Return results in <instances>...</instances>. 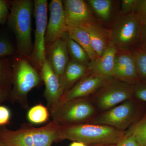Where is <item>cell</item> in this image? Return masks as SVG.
Listing matches in <instances>:
<instances>
[{
	"instance_id": "d4e9b609",
	"label": "cell",
	"mask_w": 146,
	"mask_h": 146,
	"mask_svg": "<svg viewBox=\"0 0 146 146\" xmlns=\"http://www.w3.org/2000/svg\"><path fill=\"white\" fill-rule=\"evenodd\" d=\"M138 0H122L121 12L122 15L133 13L135 11Z\"/></svg>"
},
{
	"instance_id": "603a6c76",
	"label": "cell",
	"mask_w": 146,
	"mask_h": 146,
	"mask_svg": "<svg viewBox=\"0 0 146 146\" xmlns=\"http://www.w3.org/2000/svg\"><path fill=\"white\" fill-rule=\"evenodd\" d=\"M49 115L48 108L42 104H39L30 108L27 117L30 122L35 124H40L47 122Z\"/></svg>"
},
{
	"instance_id": "ba28073f",
	"label": "cell",
	"mask_w": 146,
	"mask_h": 146,
	"mask_svg": "<svg viewBox=\"0 0 146 146\" xmlns=\"http://www.w3.org/2000/svg\"><path fill=\"white\" fill-rule=\"evenodd\" d=\"M40 81V76L27 60L20 58L16 61L13 72V95L24 107L27 106L28 94Z\"/></svg>"
},
{
	"instance_id": "9c48e42d",
	"label": "cell",
	"mask_w": 146,
	"mask_h": 146,
	"mask_svg": "<svg viewBox=\"0 0 146 146\" xmlns=\"http://www.w3.org/2000/svg\"><path fill=\"white\" fill-rule=\"evenodd\" d=\"M35 20V42L31 59L36 68L41 70L46 60L45 36L47 26V0H35L33 2Z\"/></svg>"
},
{
	"instance_id": "8d00e7d4",
	"label": "cell",
	"mask_w": 146,
	"mask_h": 146,
	"mask_svg": "<svg viewBox=\"0 0 146 146\" xmlns=\"http://www.w3.org/2000/svg\"><path fill=\"white\" fill-rule=\"evenodd\" d=\"M0 146H5L1 141H0Z\"/></svg>"
},
{
	"instance_id": "f546056e",
	"label": "cell",
	"mask_w": 146,
	"mask_h": 146,
	"mask_svg": "<svg viewBox=\"0 0 146 146\" xmlns=\"http://www.w3.org/2000/svg\"><path fill=\"white\" fill-rule=\"evenodd\" d=\"M11 117L10 110L5 106H0V126H3L9 122Z\"/></svg>"
},
{
	"instance_id": "2e32d148",
	"label": "cell",
	"mask_w": 146,
	"mask_h": 146,
	"mask_svg": "<svg viewBox=\"0 0 146 146\" xmlns=\"http://www.w3.org/2000/svg\"><path fill=\"white\" fill-rule=\"evenodd\" d=\"M50 64L56 75L63 74L68 62V52L65 39L59 38L52 43L50 51Z\"/></svg>"
},
{
	"instance_id": "7402d4cb",
	"label": "cell",
	"mask_w": 146,
	"mask_h": 146,
	"mask_svg": "<svg viewBox=\"0 0 146 146\" xmlns=\"http://www.w3.org/2000/svg\"><path fill=\"white\" fill-rule=\"evenodd\" d=\"M132 52L140 81L146 82V48L139 46Z\"/></svg>"
},
{
	"instance_id": "cb8c5ba5",
	"label": "cell",
	"mask_w": 146,
	"mask_h": 146,
	"mask_svg": "<svg viewBox=\"0 0 146 146\" xmlns=\"http://www.w3.org/2000/svg\"><path fill=\"white\" fill-rule=\"evenodd\" d=\"M125 133L132 134L141 146H146V117L131 126Z\"/></svg>"
},
{
	"instance_id": "52a82bcc",
	"label": "cell",
	"mask_w": 146,
	"mask_h": 146,
	"mask_svg": "<svg viewBox=\"0 0 146 146\" xmlns=\"http://www.w3.org/2000/svg\"><path fill=\"white\" fill-rule=\"evenodd\" d=\"M137 112V107L131 99L94 116L88 123L109 126L125 131L136 119Z\"/></svg>"
},
{
	"instance_id": "836d02e7",
	"label": "cell",
	"mask_w": 146,
	"mask_h": 146,
	"mask_svg": "<svg viewBox=\"0 0 146 146\" xmlns=\"http://www.w3.org/2000/svg\"><path fill=\"white\" fill-rule=\"evenodd\" d=\"M3 75V70L2 64L0 61V82L2 80Z\"/></svg>"
},
{
	"instance_id": "484cf974",
	"label": "cell",
	"mask_w": 146,
	"mask_h": 146,
	"mask_svg": "<svg viewBox=\"0 0 146 146\" xmlns=\"http://www.w3.org/2000/svg\"><path fill=\"white\" fill-rule=\"evenodd\" d=\"M115 146H141L132 134L125 133L115 145Z\"/></svg>"
},
{
	"instance_id": "e575fe53",
	"label": "cell",
	"mask_w": 146,
	"mask_h": 146,
	"mask_svg": "<svg viewBox=\"0 0 146 146\" xmlns=\"http://www.w3.org/2000/svg\"><path fill=\"white\" fill-rule=\"evenodd\" d=\"M5 95L2 91H0V104L5 99Z\"/></svg>"
},
{
	"instance_id": "4fadbf2b",
	"label": "cell",
	"mask_w": 146,
	"mask_h": 146,
	"mask_svg": "<svg viewBox=\"0 0 146 146\" xmlns=\"http://www.w3.org/2000/svg\"><path fill=\"white\" fill-rule=\"evenodd\" d=\"M113 78L132 85L141 82L132 51L117 50L115 58Z\"/></svg>"
},
{
	"instance_id": "6da1fadb",
	"label": "cell",
	"mask_w": 146,
	"mask_h": 146,
	"mask_svg": "<svg viewBox=\"0 0 146 146\" xmlns=\"http://www.w3.org/2000/svg\"><path fill=\"white\" fill-rule=\"evenodd\" d=\"M125 132L109 126L88 123L61 126L58 131L57 141L67 139L89 146L116 145L124 135Z\"/></svg>"
},
{
	"instance_id": "5b68a950",
	"label": "cell",
	"mask_w": 146,
	"mask_h": 146,
	"mask_svg": "<svg viewBox=\"0 0 146 146\" xmlns=\"http://www.w3.org/2000/svg\"><path fill=\"white\" fill-rule=\"evenodd\" d=\"M96 111L94 104L86 98L64 102L50 113L53 121L60 126H67L89 122Z\"/></svg>"
},
{
	"instance_id": "9a60e30c",
	"label": "cell",
	"mask_w": 146,
	"mask_h": 146,
	"mask_svg": "<svg viewBox=\"0 0 146 146\" xmlns=\"http://www.w3.org/2000/svg\"><path fill=\"white\" fill-rule=\"evenodd\" d=\"M117 52L116 48L110 43L100 56L90 62L88 67L90 72L107 79L113 78V71Z\"/></svg>"
},
{
	"instance_id": "d6a6232c",
	"label": "cell",
	"mask_w": 146,
	"mask_h": 146,
	"mask_svg": "<svg viewBox=\"0 0 146 146\" xmlns=\"http://www.w3.org/2000/svg\"><path fill=\"white\" fill-rule=\"evenodd\" d=\"M69 146H89V145H87L86 144L81 142L74 141Z\"/></svg>"
},
{
	"instance_id": "8fae6325",
	"label": "cell",
	"mask_w": 146,
	"mask_h": 146,
	"mask_svg": "<svg viewBox=\"0 0 146 146\" xmlns=\"http://www.w3.org/2000/svg\"><path fill=\"white\" fill-rule=\"evenodd\" d=\"M50 18L47 24L45 40L47 44L62 38L68 31L63 1L52 0L49 5Z\"/></svg>"
},
{
	"instance_id": "3957f363",
	"label": "cell",
	"mask_w": 146,
	"mask_h": 146,
	"mask_svg": "<svg viewBox=\"0 0 146 146\" xmlns=\"http://www.w3.org/2000/svg\"><path fill=\"white\" fill-rule=\"evenodd\" d=\"M33 2L16 0L11 4L8 16V25L16 36L19 54L29 57L32 53L31 39L32 13Z\"/></svg>"
},
{
	"instance_id": "83f0119b",
	"label": "cell",
	"mask_w": 146,
	"mask_h": 146,
	"mask_svg": "<svg viewBox=\"0 0 146 146\" xmlns=\"http://www.w3.org/2000/svg\"><path fill=\"white\" fill-rule=\"evenodd\" d=\"M133 93L137 99L146 102V82H140L134 85Z\"/></svg>"
},
{
	"instance_id": "5bb4252c",
	"label": "cell",
	"mask_w": 146,
	"mask_h": 146,
	"mask_svg": "<svg viewBox=\"0 0 146 146\" xmlns=\"http://www.w3.org/2000/svg\"><path fill=\"white\" fill-rule=\"evenodd\" d=\"M110 80L90 73L64 92L59 104L70 100L86 98L94 95Z\"/></svg>"
},
{
	"instance_id": "d6986e66",
	"label": "cell",
	"mask_w": 146,
	"mask_h": 146,
	"mask_svg": "<svg viewBox=\"0 0 146 146\" xmlns=\"http://www.w3.org/2000/svg\"><path fill=\"white\" fill-rule=\"evenodd\" d=\"M67 34L70 38L74 40L85 50L91 61L99 57L92 48L89 33L86 29L77 27H68Z\"/></svg>"
},
{
	"instance_id": "4dcf8cb0",
	"label": "cell",
	"mask_w": 146,
	"mask_h": 146,
	"mask_svg": "<svg viewBox=\"0 0 146 146\" xmlns=\"http://www.w3.org/2000/svg\"><path fill=\"white\" fill-rule=\"evenodd\" d=\"M8 14V7L6 3L4 1L0 0V24L5 21Z\"/></svg>"
},
{
	"instance_id": "d590c367",
	"label": "cell",
	"mask_w": 146,
	"mask_h": 146,
	"mask_svg": "<svg viewBox=\"0 0 146 146\" xmlns=\"http://www.w3.org/2000/svg\"><path fill=\"white\" fill-rule=\"evenodd\" d=\"M91 146H115V145H104V144H102V145H92Z\"/></svg>"
},
{
	"instance_id": "e0dca14e",
	"label": "cell",
	"mask_w": 146,
	"mask_h": 146,
	"mask_svg": "<svg viewBox=\"0 0 146 146\" xmlns=\"http://www.w3.org/2000/svg\"><path fill=\"white\" fill-rule=\"evenodd\" d=\"M90 73L86 66L72 60H69L63 74L59 77L60 84L64 92L71 89Z\"/></svg>"
},
{
	"instance_id": "8992f818",
	"label": "cell",
	"mask_w": 146,
	"mask_h": 146,
	"mask_svg": "<svg viewBox=\"0 0 146 146\" xmlns=\"http://www.w3.org/2000/svg\"><path fill=\"white\" fill-rule=\"evenodd\" d=\"M133 91L134 85L112 78L94 95V103L99 109L104 112L131 99L134 96Z\"/></svg>"
},
{
	"instance_id": "7c38bea8",
	"label": "cell",
	"mask_w": 146,
	"mask_h": 146,
	"mask_svg": "<svg viewBox=\"0 0 146 146\" xmlns=\"http://www.w3.org/2000/svg\"><path fill=\"white\" fill-rule=\"evenodd\" d=\"M66 23L68 27L84 28L96 23L88 4L83 0L63 1Z\"/></svg>"
},
{
	"instance_id": "44dd1931",
	"label": "cell",
	"mask_w": 146,
	"mask_h": 146,
	"mask_svg": "<svg viewBox=\"0 0 146 146\" xmlns=\"http://www.w3.org/2000/svg\"><path fill=\"white\" fill-rule=\"evenodd\" d=\"M92 9L102 21H107L112 15V1L111 0H89Z\"/></svg>"
},
{
	"instance_id": "277c9868",
	"label": "cell",
	"mask_w": 146,
	"mask_h": 146,
	"mask_svg": "<svg viewBox=\"0 0 146 146\" xmlns=\"http://www.w3.org/2000/svg\"><path fill=\"white\" fill-rule=\"evenodd\" d=\"M142 23L136 13L122 15L110 31V43L117 50H133L140 44Z\"/></svg>"
},
{
	"instance_id": "ac0fdd59",
	"label": "cell",
	"mask_w": 146,
	"mask_h": 146,
	"mask_svg": "<svg viewBox=\"0 0 146 146\" xmlns=\"http://www.w3.org/2000/svg\"><path fill=\"white\" fill-rule=\"evenodd\" d=\"M84 29L89 33L92 48L100 57L110 43V31L102 27L96 22L86 26Z\"/></svg>"
},
{
	"instance_id": "1f68e13d",
	"label": "cell",
	"mask_w": 146,
	"mask_h": 146,
	"mask_svg": "<svg viewBox=\"0 0 146 146\" xmlns=\"http://www.w3.org/2000/svg\"><path fill=\"white\" fill-rule=\"evenodd\" d=\"M142 21L140 46L146 48V20Z\"/></svg>"
},
{
	"instance_id": "30bf717a",
	"label": "cell",
	"mask_w": 146,
	"mask_h": 146,
	"mask_svg": "<svg viewBox=\"0 0 146 146\" xmlns=\"http://www.w3.org/2000/svg\"><path fill=\"white\" fill-rule=\"evenodd\" d=\"M40 71L41 78L45 85L44 96L48 108L51 112L59 105L64 91L59 78L53 70L49 60L46 59Z\"/></svg>"
},
{
	"instance_id": "ffe728a7",
	"label": "cell",
	"mask_w": 146,
	"mask_h": 146,
	"mask_svg": "<svg viewBox=\"0 0 146 146\" xmlns=\"http://www.w3.org/2000/svg\"><path fill=\"white\" fill-rule=\"evenodd\" d=\"M62 38L66 42L68 53L72 57V60L88 67L91 60L85 50L74 40L70 38L67 33Z\"/></svg>"
},
{
	"instance_id": "7a4b0ae2",
	"label": "cell",
	"mask_w": 146,
	"mask_h": 146,
	"mask_svg": "<svg viewBox=\"0 0 146 146\" xmlns=\"http://www.w3.org/2000/svg\"><path fill=\"white\" fill-rule=\"evenodd\" d=\"M61 126L54 121L42 127L29 126L16 130L0 127V141L5 146H51L57 142L58 131Z\"/></svg>"
},
{
	"instance_id": "f1b7e54d",
	"label": "cell",
	"mask_w": 146,
	"mask_h": 146,
	"mask_svg": "<svg viewBox=\"0 0 146 146\" xmlns=\"http://www.w3.org/2000/svg\"><path fill=\"white\" fill-rule=\"evenodd\" d=\"M133 13L137 14L141 21L146 20V0H138Z\"/></svg>"
},
{
	"instance_id": "4316f807",
	"label": "cell",
	"mask_w": 146,
	"mask_h": 146,
	"mask_svg": "<svg viewBox=\"0 0 146 146\" xmlns=\"http://www.w3.org/2000/svg\"><path fill=\"white\" fill-rule=\"evenodd\" d=\"M14 52V48L10 42L0 38V56L10 55Z\"/></svg>"
}]
</instances>
